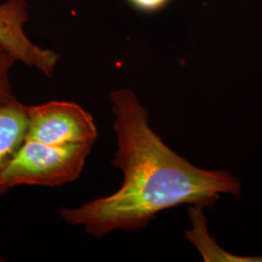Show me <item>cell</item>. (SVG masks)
Returning <instances> with one entry per match:
<instances>
[{"mask_svg":"<svg viewBox=\"0 0 262 262\" xmlns=\"http://www.w3.org/2000/svg\"><path fill=\"white\" fill-rule=\"evenodd\" d=\"M117 151L114 167L122 170L121 187L59 211L68 225L100 238L118 231L145 228L155 216L180 205L213 206L222 194L238 197L241 184L225 171L199 168L168 147L149 124V112L128 88L111 95Z\"/></svg>","mask_w":262,"mask_h":262,"instance_id":"1","label":"cell"},{"mask_svg":"<svg viewBox=\"0 0 262 262\" xmlns=\"http://www.w3.org/2000/svg\"><path fill=\"white\" fill-rule=\"evenodd\" d=\"M93 146H55L26 139L6 166L3 182L8 189L25 185L60 187L74 182L82 174Z\"/></svg>","mask_w":262,"mask_h":262,"instance_id":"2","label":"cell"},{"mask_svg":"<svg viewBox=\"0 0 262 262\" xmlns=\"http://www.w3.org/2000/svg\"><path fill=\"white\" fill-rule=\"evenodd\" d=\"M28 129L26 139L48 145L94 144L97 126L91 113L78 104L50 101L27 108Z\"/></svg>","mask_w":262,"mask_h":262,"instance_id":"3","label":"cell"},{"mask_svg":"<svg viewBox=\"0 0 262 262\" xmlns=\"http://www.w3.org/2000/svg\"><path fill=\"white\" fill-rule=\"evenodd\" d=\"M28 106L18 99L0 104V196L9 190L3 173L23 142L28 129Z\"/></svg>","mask_w":262,"mask_h":262,"instance_id":"4","label":"cell"},{"mask_svg":"<svg viewBox=\"0 0 262 262\" xmlns=\"http://www.w3.org/2000/svg\"><path fill=\"white\" fill-rule=\"evenodd\" d=\"M202 210L203 208L200 207L188 208L191 226L186 230L185 236L190 243L194 245L205 261H262V256H240L221 249L209 234L206 216Z\"/></svg>","mask_w":262,"mask_h":262,"instance_id":"5","label":"cell"},{"mask_svg":"<svg viewBox=\"0 0 262 262\" xmlns=\"http://www.w3.org/2000/svg\"><path fill=\"white\" fill-rule=\"evenodd\" d=\"M26 16L19 0H6L0 4V43L15 44L21 36Z\"/></svg>","mask_w":262,"mask_h":262,"instance_id":"6","label":"cell"},{"mask_svg":"<svg viewBox=\"0 0 262 262\" xmlns=\"http://www.w3.org/2000/svg\"><path fill=\"white\" fill-rule=\"evenodd\" d=\"M17 59L9 51L0 44V104L16 100L12 84L11 71Z\"/></svg>","mask_w":262,"mask_h":262,"instance_id":"7","label":"cell"},{"mask_svg":"<svg viewBox=\"0 0 262 262\" xmlns=\"http://www.w3.org/2000/svg\"><path fill=\"white\" fill-rule=\"evenodd\" d=\"M133 9L144 14H155L168 6L171 0H126Z\"/></svg>","mask_w":262,"mask_h":262,"instance_id":"8","label":"cell"}]
</instances>
